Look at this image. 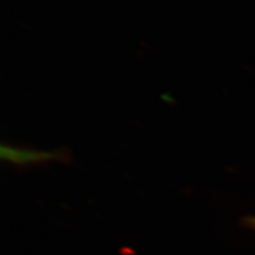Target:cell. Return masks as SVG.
<instances>
[{
	"instance_id": "obj_1",
	"label": "cell",
	"mask_w": 255,
	"mask_h": 255,
	"mask_svg": "<svg viewBox=\"0 0 255 255\" xmlns=\"http://www.w3.org/2000/svg\"><path fill=\"white\" fill-rule=\"evenodd\" d=\"M0 156L3 161L18 167L39 166L53 161L69 163L68 151L63 149L36 150L2 145L0 149Z\"/></svg>"
},
{
	"instance_id": "obj_2",
	"label": "cell",
	"mask_w": 255,
	"mask_h": 255,
	"mask_svg": "<svg viewBox=\"0 0 255 255\" xmlns=\"http://www.w3.org/2000/svg\"><path fill=\"white\" fill-rule=\"evenodd\" d=\"M242 223L244 227L255 231V216H246L245 218H243Z\"/></svg>"
}]
</instances>
